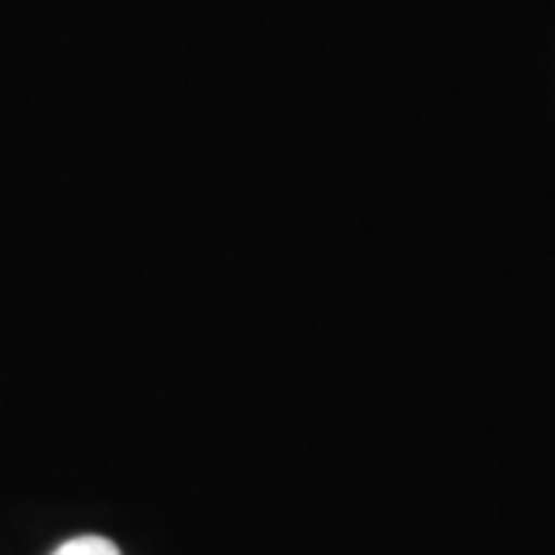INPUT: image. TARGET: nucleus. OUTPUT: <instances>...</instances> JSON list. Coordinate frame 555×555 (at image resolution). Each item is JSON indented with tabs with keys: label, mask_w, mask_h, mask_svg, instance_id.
I'll return each mask as SVG.
<instances>
[{
	"label": "nucleus",
	"mask_w": 555,
	"mask_h": 555,
	"mask_svg": "<svg viewBox=\"0 0 555 555\" xmlns=\"http://www.w3.org/2000/svg\"><path fill=\"white\" fill-rule=\"evenodd\" d=\"M53 555H120V550L108 540V537L83 534L72 537L68 543H62Z\"/></svg>",
	"instance_id": "1"
}]
</instances>
